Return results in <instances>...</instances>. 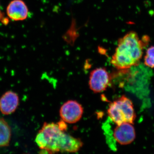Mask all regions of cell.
Segmentation results:
<instances>
[{"label":"cell","instance_id":"1","mask_svg":"<svg viewBox=\"0 0 154 154\" xmlns=\"http://www.w3.org/2000/svg\"><path fill=\"white\" fill-rule=\"evenodd\" d=\"M63 120L59 123H45L36 135L35 141L38 147L49 153L76 152L83 143L64 132L67 126Z\"/></svg>","mask_w":154,"mask_h":154},{"label":"cell","instance_id":"2","mask_svg":"<svg viewBox=\"0 0 154 154\" xmlns=\"http://www.w3.org/2000/svg\"><path fill=\"white\" fill-rule=\"evenodd\" d=\"M145 39L141 40L137 33L131 31L119 38L111 63L118 69H125L137 65L143 55Z\"/></svg>","mask_w":154,"mask_h":154},{"label":"cell","instance_id":"3","mask_svg":"<svg viewBox=\"0 0 154 154\" xmlns=\"http://www.w3.org/2000/svg\"><path fill=\"white\" fill-rule=\"evenodd\" d=\"M107 113L110 120L117 125L126 122L133 124L136 118L132 102L125 96L111 102Z\"/></svg>","mask_w":154,"mask_h":154},{"label":"cell","instance_id":"4","mask_svg":"<svg viewBox=\"0 0 154 154\" xmlns=\"http://www.w3.org/2000/svg\"><path fill=\"white\" fill-rule=\"evenodd\" d=\"M110 82V75L106 69L99 68L91 72L89 79V87L94 93H99L105 91Z\"/></svg>","mask_w":154,"mask_h":154},{"label":"cell","instance_id":"5","mask_svg":"<svg viewBox=\"0 0 154 154\" xmlns=\"http://www.w3.org/2000/svg\"><path fill=\"white\" fill-rule=\"evenodd\" d=\"M83 108L82 105L75 100H69L61 107V118L66 123H75L79 121L82 116Z\"/></svg>","mask_w":154,"mask_h":154},{"label":"cell","instance_id":"6","mask_svg":"<svg viewBox=\"0 0 154 154\" xmlns=\"http://www.w3.org/2000/svg\"><path fill=\"white\" fill-rule=\"evenodd\" d=\"M113 139L121 145L131 143L135 138V131L131 123H123L114 128Z\"/></svg>","mask_w":154,"mask_h":154},{"label":"cell","instance_id":"7","mask_svg":"<svg viewBox=\"0 0 154 154\" xmlns=\"http://www.w3.org/2000/svg\"><path fill=\"white\" fill-rule=\"evenodd\" d=\"M7 14L13 21H23L28 17V7L22 0H13L7 7Z\"/></svg>","mask_w":154,"mask_h":154},{"label":"cell","instance_id":"8","mask_svg":"<svg viewBox=\"0 0 154 154\" xmlns=\"http://www.w3.org/2000/svg\"><path fill=\"white\" fill-rule=\"evenodd\" d=\"M19 103L18 95L13 91H8L0 99V110L5 115L11 114L17 109Z\"/></svg>","mask_w":154,"mask_h":154},{"label":"cell","instance_id":"9","mask_svg":"<svg viewBox=\"0 0 154 154\" xmlns=\"http://www.w3.org/2000/svg\"><path fill=\"white\" fill-rule=\"evenodd\" d=\"M11 129L4 119L0 118V147L6 146L10 143Z\"/></svg>","mask_w":154,"mask_h":154},{"label":"cell","instance_id":"10","mask_svg":"<svg viewBox=\"0 0 154 154\" xmlns=\"http://www.w3.org/2000/svg\"><path fill=\"white\" fill-rule=\"evenodd\" d=\"M144 64L149 67L154 68V46L149 48L147 51Z\"/></svg>","mask_w":154,"mask_h":154},{"label":"cell","instance_id":"11","mask_svg":"<svg viewBox=\"0 0 154 154\" xmlns=\"http://www.w3.org/2000/svg\"><path fill=\"white\" fill-rule=\"evenodd\" d=\"M0 22H3L4 24H8V19L5 18L1 11V5H0Z\"/></svg>","mask_w":154,"mask_h":154}]
</instances>
